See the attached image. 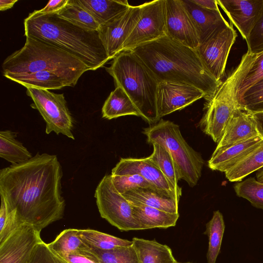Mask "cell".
<instances>
[{
  "mask_svg": "<svg viewBox=\"0 0 263 263\" xmlns=\"http://www.w3.org/2000/svg\"><path fill=\"white\" fill-rule=\"evenodd\" d=\"M89 251L100 263H139L133 246L119 247L109 250H100L90 247Z\"/></svg>",
  "mask_w": 263,
  "mask_h": 263,
  "instance_id": "cell-34",
  "label": "cell"
},
{
  "mask_svg": "<svg viewBox=\"0 0 263 263\" xmlns=\"http://www.w3.org/2000/svg\"><path fill=\"white\" fill-rule=\"evenodd\" d=\"M138 174L158 190L179 201L181 192L177 190L160 170L147 157L121 158L112 168L111 175Z\"/></svg>",
  "mask_w": 263,
  "mask_h": 263,
  "instance_id": "cell-16",
  "label": "cell"
},
{
  "mask_svg": "<svg viewBox=\"0 0 263 263\" xmlns=\"http://www.w3.org/2000/svg\"><path fill=\"white\" fill-rule=\"evenodd\" d=\"M30 263H68L57 254L43 241L39 243L34 252Z\"/></svg>",
  "mask_w": 263,
  "mask_h": 263,
  "instance_id": "cell-39",
  "label": "cell"
},
{
  "mask_svg": "<svg viewBox=\"0 0 263 263\" xmlns=\"http://www.w3.org/2000/svg\"><path fill=\"white\" fill-rule=\"evenodd\" d=\"M231 24L247 41L260 14L263 0H217Z\"/></svg>",
  "mask_w": 263,
  "mask_h": 263,
  "instance_id": "cell-17",
  "label": "cell"
},
{
  "mask_svg": "<svg viewBox=\"0 0 263 263\" xmlns=\"http://www.w3.org/2000/svg\"><path fill=\"white\" fill-rule=\"evenodd\" d=\"M102 117L108 120L134 115L141 117L135 104L124 89L116 86L110 93L102 108Z\"/></svg>",
  "mask_w": 263,
  "mask_h": 263,
  "instance_id": "cell-26",
  "label": "cell"
},
{
  "mask_svg": "<svg viewBox=\"0 0 263 263\" xmlns=\"http://www.w3.org/2000/svg\"><path fill=\"white\" fill-rule=\"evenodd\" d=\"M152 144L153 153L147 158L160 170L170 183L182 192L181 188L178 184L180 179L179 171L172 155L163 145L157 143Z\"/></svg>",
  "mask_w": 263,
  "mask_h": 263,
  "instance_id": "cell-28",
  "label": "cell"
},
{
  "mask_svg": "<svg viewBox=\"0 0 263 263\" xmlns=\"http://www.w3.org/2000/svg\"><path fill=\"white\" fill-rule=\"evenodd\" d=\"M159 82L192 85L205 97L213 93L222 81L216 80L204 66L196 49L165 35L132 49Z\"/></svg>",
  "mask_w": 263,
  "mask_h": 263,
  "instance_id": "cell-2",
  "label": "cell"
},
{
  "mask_svg": "<svg viewBox=\"0 0 263 263\" xmlns=\"http://www.w3.org/2000/svg\"><path fill=\"white\" fill-rule=\"evenodd\" d=\"M106 70L116 86H120L136 106L141 117L149 124L157 123L156 94L159 83L152 71L132 51H123Z\"/></svg>",
  "mask_w": 263,
  "mask_h": 263,
  "instance_id": "cell-4",
  "label": "cell"
},
{
  "mask_svg": "<svg viewBox=\"0 0 263 263\" xmlns=\"http://www.w3.org/2000/svg\"><path fill=\"white\" fill-rule=\"evenodd\" d=\"M15 82L27 88L43 89H59L66 86L73 87L80 76L63 74L53 71H40L27 74H3Z\"/></svg>",
  "mask_w": 263,
  "mask_h": 263,
  "instance_id": "cell-21",
  "label": "cell"
},
{
  "mask_svg": "<svg viewBox=\"0 0 263 263\" xmlns=\"http://www.w3.org/2000/svg\"><path fill=\"white\" fill-rule=\"evenodd\" d=\"M239 100L246 109L252 112L263 111V78L249 87Z\"/></svg>",
  "mask_w": 263,
  "mask_h": 263,
  "instance_id": "cell-37",
  "label": "cell"
},
{
  "mask_svg": "<svg viewBox=\"0 0 263 263\" xmlns=\"http://www.w3.org/2000/svg\"><path fill=\"white\" fill-rule=\"evenodd\" d=\"M123 195L134 205H144L169 213H178L179 201L157 190L140 187L129 190Z\"/></svg>",
  "mask_w": 263,
  "mask_h": 263,
  "instance_id": "cell-22",
  "label": "cell"
},
{
  "mask_svg": "<svg viewBox=\"0 0 263 263\" xmlns=\"http://www.w3.org/2000/svg\"><path fill=\"white\" fill-rule=\"evenodd\" d=\"M139 263H175L171 249L155 240L134 237L132 240Z\"/></svg>",
  "mask_w": 263,
  "mask_h": 263,
  "instance_id": "cell-25",
  "label": "cell"
},
{
  "mask_svg": "<svg viewBox=\"0 0 263 263\" xmlns=\"http://www.w3.org/2000/svg\"><path fill=\"white\" fill-rule=\"evenodd\" d=\"M141 6L130 7L98 30L100 40L110 59L122 51L123 45L133 30L141 14Z\"/></svg>",
  "mask_w": 263,
  "mask_h": 263,
  "instance_id": "cell-12",
  "label": "cell"
},
{
  "mask_svg": "<svg viewBox=\"0 0 263 263\" xmlns=\"http://www.w3.org/2000/svg\"><path fill=\"white\" fill-rule=\"evenodd\" d=\"M253 113L260 134L263 137V111Z\"/></svg>",
  "mask_w": 263,
  "mask_h": 263,
  "instance_id": "cell-44",
  "label": "cell"
},
{
  "mask_svg": "<svg viewBox=\"0 0 263 263\" xmlns=\"http://www.w3.org/2000/svg\"><path fill=\"white\" fill-rule=\"evenodd\" d=\"M48 245L52 251L62 258L70 254L87 251L90 248L80 238L78 229H76L63 230Z\"/></svg>",
  "mask_w": 263,
  "mask_h": 263,
  "instance_id": "cell-29",
  "label": "cell"
},
{
  "mask_svg": "<svg viewBox=\"0 0 263 263\" xmlns=\"http://www.w3.org/2000/svg\"><path fill=\"white\" fill-rule=\"evenodd\" d=\"M175 263H191V262H177L176 261Z\"/></svg>",
  "mask_w": 263,
  "mask_h": 263,
  "instance_id": "cell-47",
  "label": "cell"
},
{
  "mask_svg": "<svg viewBox=\"0 0 263 263\" xmlns=\"http://www.w3.org/2000/svg\"><path fill=\"white\" fill-rule=\"evenodd\" d=\"M132 205L133 217L140 230L174 227L179 217V213H169L144 205Z\"/></svg>",
  "mask_w": 263,
  "mask_h": 263,
  "instance_id": "cell-23",
  "label": "cell"
},
{
  "mask_svg": "<svg viewBox=\"0 0 263 263\" xmlns=\"http://www.w3.org/2000/svg\"><path fill=\"white\" fill-rule=\"evenodd\" d=\"M205 97L200 89L187 83L159 82L156 94L158 118L160 120L163 116L182 109Z\"/></svg>",
  "mask_w": 263,
  "mask_h": 263,
  "instance_id": "cell-13",
  "label": "cell"
},
{
  "mask_svg": "<svg viewBox=\"0 0 263 263\" xmlns=\"http://www.w3.org/2000/svg\"><path fill=\"white\" fill-rule=\"evenodd\" d=\"M140 6V17L126 40L122 51L166 35L165 0L153 1Z\"/></svg>",
  "mask_w": 263,
  "mask_h": 263,
  "instance_id": "cell-10",
  "label": "cell"
},
{
  "mask_svg": "<svg viewBox=\"0 0 263 263\" xmlns=\"http://www.w3.org/2000/svg\"><path fill=\"white\" fill-rule=\"evenodd\" d=\"M101 216L122 231L140 230L133 215L132 205L114 186L111 175H106L95 193Z\"/></svg>",
  "mask_w": 263,
  "mask_h": 263,
  "instance_id": "cell-8",
  "label": "cell"
},
{
  "mask_svg": "<svg viewBox=\"0 0 263 263\" xmlns=\"http://www.w3.org/2000/svg\"><path fill=\"white\" fill-rule=\"evenodd\" d=\"M75 1L92 16L100 26L126 11L130 6L126 0Z\"/></svg>",
  "mask_w": 263,
  "mask_h": 263,
  "instance_id": "cell-24",
  "label": "cell"
},
{
  "mask_svg": "<svg viewBox=\"0 0 263 263\" xmlns=\"http://www.w3.org/2000/svg\"><path fill=\"white\" fill-rule=\"evenodd\" d=\"M16 137L17 133L10 130L0 132V157L12 164L27 161L33 157Z\"/></svg>",
  "mask_w": 263,
  "mask_h": 263,
  "instance_id": "cell-27",
  "label": "cell"
},
{
  "mask_svg": "<svg viewBox=\"0 0 263 263\" xmlns=\"http://www.w3.org/2000/svg\"><path fill=\"white\" fill-rule=\"evenodd\" d=\"M225 225L222 214L214 211L211 219L206 224L204 233L209 237V247L206 254L208 263H216L220 252Z\"/></svg>",
  "mask_w": 263,
  "mask_h": 263,
  "instance_id": "cell-31",
  "label": "cell"
},
{
  "mask_svg": "<svg viewBox=\"0 0 263 263\" xmlns=\"http://www.w3.org/2000/svg\"><path fill=\"white\" fill-rule=\"evenodd\" d=\"M248 51L259 54L263 53V5L259 16L246 41Z\"/></svg>",
  "mask_w": 263,
  "mask_h": 263,
  "instance_id": "cell-38",
  "label": "cell"
},
{
  "mask_svg": "<svg viewBox=\"0 0 263 263\" xmlns=\"http://www.w3.org/2000/svg\"><path fill=\"white\" fill-rule=\"evenodd\" d=\"M257 180L260 182L263 183V170L259 171L256 175Z\"/></svg>",
  "mask_w": 263,
  "mask_h": 263,
  "instance_id": "cell-46",
  "label": "cell"
},
{
  "mask_svg": "<svg viewBox=\"0 0 263 263\" xmlns=\"http://www.w3.org/2000/svg\"><path fill=\"white\" fill-rule=\"evenodd\" d=\"M258 56L248 51L215 91L204 97V113L199 126L216 143L221 138L235 111L244 107L239 101V89Z\"/></svg>",
  "mask_w": 263,
  "mask_h": 263,
  "instance_id": "cell-5",
  "label": "cell"
},
{
  "mask_svg": "<svg viewBox=\"0 0 263 263\" xmlns=\"http://www.w3.org/2000/svg\"><path fill=\"white\" fill-rule=\"evenodd\" d=\"M57 14L81 28L98 31L100 25L92 16L75 0H68L66 6Z\"/></svg>",
  "mask_w": 263,
  "mask_h": 263,
  "instance_id": "cell-33",
  "label": "cell"
},
{
  "mask_svg": "<svg viewBox=\"0 0 263 263\" xmlns=\"http://www.w3.org/2000/svg\"><path fill=\"white\" fill-rule=\"evenodd\" d=\"M262 78H263V56L259 54L239 88L238 92L239 99L249 87Z\"/></svg>",
  "mask_w": 263,
  "mask_h": 263,
  "instance_id": "cell-40",
  "label": "cell"
},
{
  "mask_svg": "<svg viewBox=\"0 0 263 263\" xmlns=\"http://www.w3.org/2000/svg\"><path fill=\"white\" fill-rule=\"evenodd\" d=\"M26 37L23 47L4 61L3 74L47 70L81 76L90 70L81 60L62 48L33 37Z\"/></svg>",
  "mask_w": 263,
  "mask_h": 263,
  "instance_id": "cell-6",
  "label": "cell"
},
{
  "mask_svg": "<svg viewBox=\"0 0 263 263\" xmlns=\"http://www.w3.org/2000/svg\"><path fill=\"white\" fill-rule=\"evenodd\" d=\"M63 258L68 263H100L98 259L89 249L87 251L68 254Z\"/></svg>",
  "mask_w": 263,
  "mask_h": 263,
  "instance_id": "cell-41",
  "label": "cell"
},
{
  "mask_svg": "<svg viewBox=\"0 0 263 263\" xmlns=\"http://www.w3.org/2000/svg\"><path fill=\"white\" fill-rule=\"evenodd\" d=\"M68 0L50 1L45 7L37 10L42 14L57 13L67 4Z\"/></svg>",
  "mask_w": 263,
  "mask_h": 263,
  "instance_id": "cell-42",
  "label": "cell"
},
{
  "mask_svg": "<svg viewBox=\"0 0 263 263\" xmlns=\"http://www.w3.org/2000/svg\"><path fill=\"white\" fill-rule=\"evenodd\" d=\"M25 36L52 44L81 60L90 69L103 66L109 58L98 31L81 28L57 13H31L24 21Z\"/></svg>",
  "mask_w": 263,
  "mask_h": 263,
  "instance_id": "cell-3",
  "label": "cell"
},
{
  "mask_svg": "<svg viewBox=\"0 0 263 263\" xmlns=\"http://www.w3.org/2000/svg\"><path fill=\"white\" fill-rule=\"evenodd\" d=\"M261 55L263 56V53H261Z\"/></svg>",
  "mask_w": 263,
  "mask_h": 263,
  "instance_id": "cell-48",
  "label": "cell"
},
{
  "mask_svg": "<svg viewBox=\"0 0 263 263\" xmlns=\"http://www.w3.org/2000/svg\"><path fill=\"white\" fill-rule=\"evenodd\" d=\"M17 0H0V10L4 11L12 8Z\"/></svg>",
  "mask_w": 263,
  "mask_h": 263,
  "instance_id": "cell-45",
  "label": "cell"
},
{
  "mask_svg": "<svg viewBox=\"0 0 263 263\" xmlns=\"http://www.w3.org/2000/svg\"><path fill=\"white\" fill-rule=\"evenodd\" d=\"M78 234L89 247L109 250L119 247L133 246V241L92 229H78Z\"/></svg>",
  "mask_w": 263,
  "mask_h": 263,
  "instance_id": "cell-30",
  "label": "cell"
},
{
  "mask_svg": "<svg viewBox=\"0 0 263 263\" xmlns=\"http://www.w3.org/2000/svg\"><path fill=\"white\" fill-rule=\"evenodd\" d=\"M192 2L203 8L211 10H219L217 0H191Z\"/></svg>",
  "mask_w": 263,
  "mask_h": 263,
  "instance_id": "cell-43",
  "label": "cell"
},
{
  "mask_svg": "<svg viewBox=\"0 0 263 263\" xmlns=\"http://www.w3.org/2000/svg\"><path fill=\"white\" fill-rule=\"evenodd\" d=\"M258 136L261 135L254 113L242 107L233 114L215 149L225 148Z\"/></svg>",
  "mask_w": 263,
  "mask_h": 263,
  "instance_id": "cell-18",
  "label": "cell"
},
{
  "mask_svg": "<svg viewBox=\"0 0 263 263\" xmlns=\"http://www.w3.org/2000/svg\"><path fill=\"white\" fill-rule=\"evenodd\" d=\"M40 233L30 226H20L0 243V263H30L37 245L43 241Z\"/></svg>",
  "mask_w": 263,
  "mask_h": 263,
  "instance_id": "cell-14",
  "label": "cell"
},
{
  "mask_svg": "<svg viewBox=\"0 0 263 263\" xmlns=\"http://www.w3.org/2000/svg\"><path fill=\"white\" fill-rule=\"evenodd\" d=\"M166 35L192 49L199 45L193 22L181 0H165Z\"/></svg>",
  "mask_w": 263,
  "mask_h": 263,
  "instance_id": "cell-15",
  "label": "cell"
},
{
  "mask_svg": "<svg viewBox=\"0 0 263 263\" xmlns=\"http://www.w3.org/2000/svg\"><path fill=\"white\" fill-rule=\"evenodd\" d=\"M62 166L55 155L37 153L30 160L0 170V195L20 225L37 231L63 218Z\"/></svg>",
  "mask_w": 263,
  "mask_h": 263,
  "instance_id": "cell-1",
  "label": "cell"
},
{
  "mask_svg": "<svg viewBox=\"0 0 263 263\" xmlns=\"http://www.w3.org/2000/svg\"><path fill=\"white\" fill-rule=\"evenodd\" d=\"M262 144L263 137L258 136L225 148L215 149L208 161V166L212 170L225 173Z\"/></svg>",
  "mask_w": 263,
  "mask_h": 263,
  "instance_id": "cell-19",
  "label": "cell"
},
{
  "mask_svg": "<svg viewBox=\"0 0 263 263\" xmlns=\"http://www.w3.org/2000/svg\"><path fill=\"white\" fill-rule=\"evenodd\" d=\"M234 189L237 196L248 200L253 206L263 210V183L250 177L236 183Z\"/></svg>",
  "mask_w": 263,
  "mask_h": 263,
  "instance_id": "cell-35",
  "label": "cell"
},
{
  "mask_svg": "<svg viewBox=\"0 0 263 263\" xmlns=\"http://www.w3.org/2000/svg\"><path fill=\"white\" fill-rule=\"evenodd\" d=\"M197 32L199 44L219 29L230 25L219 10H211L200 7L191 0H181Z\"/></svg>",
  "mask_w": 263,
  "mask_h": 263,
  "instance_id": "cell-20",
  "label": "cell"
},
{
  "mask_svg": "<svg viewBox=\"0 0 263 263\" xmlns=\"http://www.w3.org/2000/svg\"><path fill=\"white\" fill-rule=\"evenodd\" d=\"M263 167V144L225 172L230 181H240L253 172Z\"/></svg>",
  "mask_w": 263,
  "mask_h": 263,
  "instance_id": "cell-32",
  "label": "cell"
},
{
  "mask_svg": "<svg viewBox=\"0 0 263 263\" xmlns=\"http://www.w3.org/2000/svg\"><path fill=\"white\" fill-rule=\"evenodd\" d=\"M143 134L148 143L160 144L170 152L178 167L180 179L185 181L191 187L197 184L204 161L184 140L178 125L160 119L144 128Z\"/></svg>",
  "mask_w": 263,
  "mask_h": 263,
  "instance_id": "cell-7",
  "label": "cell"
},
{
  "mask_svg": "<svg viewBox=\"0 0 263 263\" xmlns=\"http://www.w3.org/2000/svg\"><path fill=\"white\" fill-rule=\"evenodd\" d=\"M111 177L116 189L122 195L129 190L140 187L159 190L138 174L111 175Z\"/></svg>",
  "mask_w": 263,
  "mask_h": 263,
  "instance_id": "cell-36",
  "label": "cell"
},
{
  "mask_svg": "<svg viewBox=\"0 0 263 263\" xmlns=\"http://www.w3.org/2000/svg\"><path fill=\"white\" fill-rule=\"evenodd\" d=\"M237 36L230 23L215 32L196 49L206 68L218 81H222L228 57Z\"/></svg>",
  "mask_w": 263,
  "mask_h": 263,
  "instance_id": "cell-11",
  "label": "cell"
},
{
  "mask_svg": "<svg viewBox=\"0 0 263 263\" xmlns=\"http://www.w3.org/2000/svg\"><path fill=\"white\" fill-rule=\"evenodd\" d=\"M26 92L33 101L32 107L38 110L46 123L47 134L53 132L74 139L73 119L63 93L33 87L27 88Z\"/></svg>",
  "mask_w": 263,
  "mask_h": 263,
  "instance_id": "cell-9",
  "label": "cell"
}]
</instances>
